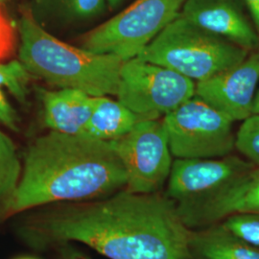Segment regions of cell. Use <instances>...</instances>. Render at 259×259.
<instances>
[{
    "mask_svg": "<svg viewBox=\"0 0 259 259\" xmlns=\"http://www.w3.org/2000/svg\"><path fill=\"white\" fill-rule=\"evenodd\" d=\"M18 217V237L35 250L80 243L109 259H192L190 229L162 192L124 188L99 200L50 204Z\"/></svg>",
    "mask_w": 259,
    "mask_h": 259,
    "instance_id": "cell-1",
    "label": "cell"
},
{
    "mask_svg": "<svg viewBox=\"0 0 259 259\" xmlns=\"http://www.w3.org/2000/svg\"><path fill=\"white\" fill-rule=\"evenodd\" d=\"M126 185L110 142L49 131L25 150L19 186L0 206V222L46 205L103 199Z\"/></svg>",
    "mask_w": 259,
    "mask_h": 259,
    "instance_id": "cell-2",
    "label": "cell"
},
{
    "mask_svg": "<svg viewBox=\"0 0 259 259\" xmlns=\"http://www.w3.org/2000/svg\"><path fill=\"white\" fill-rule=\"evenodd\" d=\"M19 60L34 77L59 89H73L92 96L116 95L121 66L117 56L70 46L39 25L29 9L17 22Z\"/></svg>",
    "mask_w": 259,
    "mask_h": 259,
    "instance_id": "cell-3",
    "label": "cell"
},
{
    "mask_svg": "<svg viewBox=\"0 0 259 259\" xmlns=\"http://www.w3.org/2000/svg\"><path fill=\"white\" fill-rule=\"evenodd\" d=\"M248 54L246 49L197 26L180 13L139 58L198 83L239 64Z\"/></svg>",
    "mask_w": 259,
    "mask_h": 259,
    "instance_id": "cell-4",
    "label": "cell"
},
{
    "mask_svg": "<svg viewBox=\"0 0 259 259\" xmlns=\"http://www.w3.org/2000/svg\"><path fill=\"white\" fill-rule=\"evenodd\" d=\"M185 0H136L83 35L81 47L124 61L141 52L180 15Z\"/></svg>",
    "mask_w": 259,
    "mask_h": 259,
    "instance_id": "cell-5",
    "label": "cell"
},
{
    "mask_svg": "<svg viewBox=\"0 0 259 259\" xmlns=\"http://www.w3.org/2000/svg\"><path fill=\"white\" fill-rule=\"evenodd\" d=\"M176 158H212L235 148L233 121L198 96L161 118Z\"/></svg>",
    "mask_w": 259,
    "mask_h": 259,
    "instance_id": "cell-6",
    "label": "cell"
},
{
    "mask_svg": "<svg viewBox=\"0 0 259 259\" xmlns=\"http://www.w3.org/2000/svg\"><path fill=\"white\" fill-rule=\"evenodd\" d=\"M196 94L194 81L139 57L121 66L117 100L147 119H160Z\"/></svg>",
    "mask_w": 259,
    "mask_h": 259,
    "instance_id": "cell-7",
    "label": "cell"
},
{
    "mask_svg": "<svg viewBox=\"0 0 259 259\" xmlns=\"http://www.w3.org/2000/svg\"><path fill=\"white\" fill-rule=\"evenodd\" d=\"M125 169V189L134 193L161 192L173 165L166 131L160 119H144L110 142Z\"/></svg>",
    "mask_w": 259,
    "mask_h": 259,
    "instance_id": "cell-8",
    "label": "cell"
},
{
    "mask_svg": "<svg viewBox=\"0 0 259 259\" xmlns=\"http://www.w3.org/2000/svg\"><path fill=\"white\" fill-rule=\"evenodd\" d=\"M255 165L246 158H176L167 181L165 194L177 205L192 204L217 193Z\"/></svg>",
    "mask_w": 259,
    "mask_h": 259,
    "instance_id": "cell-9",
    "label": "cell"
},
{
    "mask_svg": "<svg viewBox=\"0 0 259 259\" xmlns=\"http://www.w3.org/2000/svg\"><path fill=\"white\" fill-rule=\"evenodd\" d=\"M259 85V48L237 65L196 83V96L221 111L233 122L253 113Z\"/></svg>",
    "mask_w": 259,
    "mask_h": 259,
    "instance_id": "cell-10",
    "label": "cell"
},
{
    "mask_svg": "<svg viewBox=\"0 0 259 259\" xmlns=\"http://www.w3.org/2000/svg\"><path fill=\"white\" fill-rule=\"evenodd\" d=\"M177 208L190 230L222 222L236 213H259V166L237 177L217 193Z\"/></svg>",
    "mask_w": 259,
    "mask_h": 259,
    "instance_id": "cell-11",
    "label": "cell"
},
{
    "mask_svg": "<svg viewBox=\"0 0 259 259\" xmlns=\"http://www.w3.org/2000/svg\"><path fill=\"white\" fill-rule=\"evenodd\" d=\"M181 15L249 52L259 48L258 35L243 0H185Z\"/></svg>",
    "mask_w": 259,
    "mask_h": 259,
    "instance_id": "cell-12",
    "label": "cell"
},
{
    "mask_svg": "<svg viewBox=\"0 0 259 259\" xmlns=\"http://www.w3.org/2000/svg\"><path fill=\"white\" fill-rule=\"evenodd\" d=\"M38 96L47 128L66 135H84L93 113L94 96L73 89L40 90Z\"/></svg>",
    "mask_w": 259,
    "mask_h": 259,
    "instance_id": "cell-13",
    "label": "cell"
},
{
    "mask_svg": "<svg viewBox=\"0 0 259 259\" xmlns=\"http://www.w3.org/2000/svg\"><path fill=\"white\" fill-rule=\"evenodd\" d=\"M192 259H259V248L241 239L223 222L190 230Z\"/></svg>",
    "mask_w": 259,
    "mask_h": 259,
    "instance_id": "cell-14",
    "label": "cell"
},
{
    "mask_svg": "<svg viewBox=\"0 0 259 259\" xmlns=\"http://www.w3.org/2000/svg\"><path fill=\"white\" fill-rule=\"evenodd\" d=\"M108 9L107 0H32L29 11L48 31L83 24L101 17Z\"/></svg>",
    "mask_w": 259,
    "mask_h": 259,
    "instance_id": "cell-15",
    "label": "cell"
},
{
    "mask_svg": "<svg viewBox=\"0 0 259 259\" xmlns=\"http://www.w3.org/2000/svg\"><path fill=\"white\" fill-rule=\"evenodd\" d=\"M147 119L108 96L93 97V111L83 136L111 142L127 135L140 121Z\"/></svg>",
    "mask_w": 259,
    "mask_h": 259,
    "instance_id": "cell-16",
    "label": "cell"
},
{
    "mask_svg": "<svg viewBox=\"0 0 259 259\" xmlns=\"http://www.w3.org/2000/svg\"><path fill=\"white\" fill-rule=\"evenodd\" d=\"M21 172L22 160L16 145L0 130V206L6 204L16 192Z\"/></svg>",
    "mask_w": 259,
    "mask_h": 259,
    "instance_id": "cell-17",
    "label": "cell"
},
{
    "mask_svg": "<svg viewBox=\"0 0 259 259\" xmlns=\"http://www.w3.org/2000/svg\"><path fill=\"white\" fill-rule=\"evenodd\" d=\"M235 148L246 159L259 166V114H252L243 121L236 134Z\"/></svg>",
    "mask_w": 259,
    "mask_h": 259,
    "instance_id": "cell-18",
    "label": "cell"
},
{
    "mask_svg": "<svg viewBox=\"0 0 259 259\" xmlns=\"http://www.w3.org/2000/svg\"><path fill=\"white\" fill-rule=\"evenodd\" d=\"M222 222L241 239L259 248V213H236Z\"/></svg>",
    "mask_w": 259,
    "mask_h": 259,
    "instance_id": "cell-19",
    "label": "cell"
},
{
    "mask_svg": "<svg viewBox=\"0 0 259 259\" xmlns=\"http://www.w3.org/2000/svg\"><path fill=\"white\" fill-rule=\"evenodd\" d=\"M16 34L18 33L0 7V63L13 54L17 41Z\"/></svg>",
    "mask_w": 259,
    "mask_h": 259,
    "instance_id": "cell-20",
    "label": "cell"
},
{
    "mask_svg": "<svg viewBox=\"0 0 259 259\" xmlns=\"http://www.w3.org/2000/svg\"><path fill=\"white\" fill-rule=\"evenodd\" d=\"M3 82L0 77V123L14 132L19 131V118L16 110L7 100L3 92Z\"/></svg>",
    "mask_w": 259,
    "mask_h": 259,
    "instance_id": "cell-21",
    "label": "cell"
},
{
    "mask_svg": "<svg viewBox=\"0 0 259 259\" xmlns=\"http://www.w3.org/2000/svg\"><path fill=\"white\" fill-rule=\"evenodd\" d=\"M56 259H93L87 253L79 250L73 243H66L55 248Z\"/></svg>",
    "mask_w": 259,
    "mask_h": 259,
    "instance_id": "cell-22",
    "label": "cell"
},
{
    "mask_svg": "<svg viewBox=\"0 0 259 259\" xmlns=\"http://www.w3.org/2000/svg\"><path fill=\"white\" fill-rule=\"evenodd\" d=\"M250 16V20L253 24L259 37V0H243Z\"/></svg>",
    "mask_w": 259,
    "mask_h": 259,
    "instance_id": "cell-23",
    "label": "cell"
},
{
    "mask_svg": "<svg viewBox=\"0 0 259 259\" xmlns=\"http://www.w3.org/2000/svg\"><path fill=\"white\" fill-rule=\"evenodd\" d=\"M107 1H108L109 9L111 10V11H113V10H116L117 8H119L121 4H122V2H123L124 0H107Z\"/></svg>",
    "mask_w": 259,
    "mask_h": 259,
    "instance_id": "cell-24",
    "label": "cell"
},
{
    "mask_svg": "<svg viewBox=\"0 0 259 259\" xmlns=\"http://www.w3.org/2000/svg\"><path fill=\"white\" fill-rule=\"evenodd\" d=\"M252 114H259V85L255 95V99L253 103V113Z\"/></svg>",
    "mask_w": 259,
    "mask_h": 259,
    "instance_id": "cell-25",
    "label": "cell"
},
{
    "mask_svg": "<svg viewBox=\"0 0 259 259\" xmlns=\"http://www.w3.org/2000/svg\"><path fill=\"white\" fill-rule=\"evenodd\" d=\"M15 259H39L37 258V257H35V256H32V255H23V256H19V257H17V258Z\"/></svg>",
    "mask_w": 259,
    "mask_h": 259,
    "instance_id": "cell-26",
    "label": "cell"
},
{
    "mask_svg": "<svg viewBox=\"0 0 259 259\" xmlns=\"http://www.w3.org/2000/svg\"><path fill=\"white\" fill-rule=\"evenodd\" d=\"M7 0H0V4H4Z\"/></svg>",
    "mask_w": 259,
    "mask_h": 259,
    "instance_id": "cell-27",
    "label": "cell"
}]
</instances>
